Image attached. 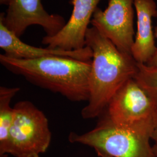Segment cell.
Here are the masks:
<instances>
[{"mask_svg": "<svg viewBox=\"0 0 157 157\" xmlns=\"http://www.w3.org/2000/svg\"><path fill=\"white\" fill-rule=\"evenodd\" d=\"M100 117L117 126L152 135L157 127V103L131 78L113 96Z\"/></svg>", "mask_w": 157, "mask_h": 157, "instance_id": "obj_4", "label": "cell"}, {"mask_svg": "<svg viewBox=\"0 0 157 157\" xmlns=\"http://www.w3.org/2000/svg\"><path fill=\"white\" fill-rule=\"evenodd\" d=\"M86 45L93 52L89 75V99L81 111L85 119L100 117L108 102L124 84L134 78L137 62L119 50L97 29L89 28Z\"/></svg>", "mask_w": 157, "mask_h": 157, "instance_id": "obj_1", "label": "cell"}, {"mask_svg": "<svg viewBox=\"0 0 157 157\" xmlns=\"http://www.w3.org/2000/svg\"><path fill=\"white\" fill-rule=\"evenodd\" d=\"M101 0H71L73 11L63 28L52 36H45L42 43L50 49L78 50L86 45V34Z\"/></svg>", "mask_w": 157, "mask_h": 157, "instance_id": "obj_8", "label": "cell"}, {"mask_svg": "<svg viewBox=\"0 0 157 157\" xmlns=\"http://www.w3.org/2000/svg\"><path fill=\"white\" fill-rule=\"evenodd\" d=\"M0 19L19 37L30 26H40L46 36H52L66 24L63 17L46 11L41 0H10L6 13H1Z\"/></svg>", "mask_w": 157, "mask_h": 157, "instance_id": "obj_7", "label": "cell"}, {"mask_svg": "<svg viewBox=\"0 0 157 157\" xmlns=\"http://www.w3.org/2000/svg\"><path fill=\"white\" fill-rule=\"evenodd\" d=\"M137 15V31L132 48V56L139 63H148L157 50L152 19L157 17L154 0H134Z\"/></svg>", "mask_w": 157, "mask_h": 157, "instance_id": "obj_10", "label": "cell"}, {"mask_svg": "<svg viewBox=\"0 0 157 157\" xmlns=\"http://www.w3.org/2000/svg\"><path fill=\"white\" fill-rule=\"evenodd\" d=\"M154 33H155V37L157 38V25L154 28ZM147 64L151 66H157V50L154 56L151 59Z\"/></svg>", "mask_w": 157, "mask_h": 157, "instance_id": "obj_14", "label": "cell"}, {"mask_svg": "<svg viewBox=\"0 0 157 157\" xmlns=\"http://www.w3.org/2000/svg\"><path fill=\"white\" fill-rule=\"evenodd\" d=\"M151 137L150 133L117 126L101 117L94 129L82 135L71 132L68 140L91 147L98 157H154Z\"/></svg>", "mask_w": 157, "mask_h": 157, "instance_id": "obj_3", "label": "cell"}, {"mask_svg": "<svg viewBox=\"0 0 157 157\" xmlns=\"http://www.w3.org/2000/svg\"><path fill=\"white\" fill-rule=\"evenodd\" d=\"M10 0H0V4L1 5H4V6H8L9 4Z\"/></svg>", "mask_w": 157, "mask_h": 157, "instance_id": "obj_15", "label": "cell"}, {"mask_svg": "<svg viewBox=\"0 0 157 157\" xmlns=\"http://www.w3.org/2000/svg\"><path fill=\"white\" fill-rule=\"evenodd\" d=\"M13 108L8 155L15 157H40L47 150L51 141L48 119L30 101H19Z\"/></svg>", "mask_w": 157, "mask_h": 157, "instance_id": "obj_5", "label": "cell"}, {"mask_svg": "<svg viewBox=\"0 0 157 157\" xmlns=\"http://www.w3.org/2000/svg\"><path fill=\"white\" fill-rule=\"evenodd\" d=\"M1 65L30 83L58 93L70 101H88L91 61L62 56L33 59H17L0 55Z\"/></svg>", "mask_w": 157, "mask_h": 157, "instance_id": "obj_2", "label": "cell"}, {"mask_svg": "<svg viewBox=\"0 0 157 157\" xmlns=\"http://www.w3.org/2000/svg\"><path fill=\"white\" fill-rule=\"evenodd\" d=\"M19 90V87H0V157L8 156L10 132L14 115V108L11 106V102Z\"/></svg>", "mask_w": 157, "mask_h": 157, "instance_id": "obj_11", "label": "cell"}, {"mask_svg": "<svg viewBox=\"0 0 157 157\" xmlns=\"http://www.w3.org/2000/svg\"><path fill=\"white\" fill-rule=\"evenodd\" d=\"M134 0H109L107 8H97L92 26L112 41L118 50L132 56L135 40Z\"/></svg>", "mask_w": 157, "mask_h": 157, "instance_id": "obj_6", "label": "cell"}, {"mask_svg": "<svg viewBox=\"0 0 157 157\" xmlns=\"http://www.w3.org/2000/svg\"><path fill=\"white\" fill-rule=\"evenodd\" d=\"M134 80L146 94L157 103V66L137 63Z\"/></svg>", "mask_w": 157, "mask_h": 157, "instance_id": "obj_12", "label": "cell"}, {"mask_svg": "<svg viewBox=\"0 0 157 157\" xmlns=\"http://www.w3.org/2000/svg\"><path fill=\"white\" fill-rule=\"evenodd\" d=\"M0 48L4 51V54L6 56L17 59H33L48 56H62L83 61H91L93 58V52L88 46L78 50L65 51L27 44L7 28L1 19Z\"/></svg>", "mask_w": 157, "mask_h": 157, "instance_id": "obj_9", "label": "cell"}, {"mask_svg": "<svg viewBox=\"0 0 157 157\" xmlns=\"http://www.w3.org/2000/svg\"><path fill=\"white\" fill-rule=\"evenodd\" d=\"M151 140L154 142L153 146H152L154 155V157H157V127L152 135Z\"/></svg>", "mask_w": 157, "mask_h": 157, "instance_id": "obj_13", "label": "cell"}]
</instances>
